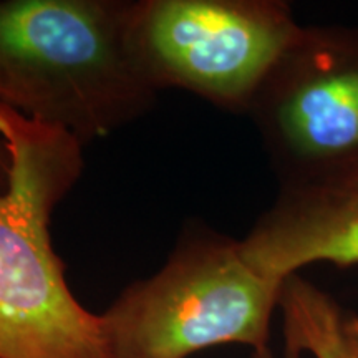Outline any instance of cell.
I'll return each instance as SVG.
<instances>
[{"mask_svg":"<svg viewBox=\"0 0 358 358\" xmlns=\"http://www.w3.org/2000/svg\"><path fill=\"white\" fill-rule=\"evenodd\" d=\"M133 2H0V103L85 143L150 108L156 90L131 43Z\"/></svg>","mask_w":358,"mask_h":358,"instance_id":"obj_1","label":"cell"},{"mask_svg":"<svg viewBox=\"0 0 358 358\" xmlns=\"http://www.w3.org/2000/svg\"><path fill=\"white\" fill-rule=\"evenodd\" d=\"M10 156L0 192V358H111L101 315L77 301L50 217L82 174V143L0 103Z\"/></svg>","mask_w":358,"mask_h":358,"instance_id":"obj_2","label":"cell"},{"mask_svg":"<svg viewBox=\"0 0 358 358\" xmlns=\"http://www.w3.org/2000/svg\"><path fill=\"white\" fill-rule=\"evenodd\" d=\"M284 282L250 266L239 241L186 234L158 274L101 313L110 357L186 358L226 343L266 350Z\"/></svg>","mask_w":358,"mask_h":358,"instance_id":"obj_3","label":"cell"},{"mask_svg":"<svg viewBox=\"0 0 358 358\" xmlns=\"http://www.w3.org/2000/svg\"><path fill=\"white\" fill-rule=\"evenodd\" d=\"M301 29L279 0H145L133 2L129 43L156 90L182 88L248 113Z\"/></svg>","mask_w":358,"mask_h":358,"instance_id":"obj_4","label":"cell"},{"mask_svg":"<svg viewBox=\"0 0 358 358\" xmlns=\"http://www.w3.org/2000/svg\"><path fill=\"white\" fill-rule=\"evenodd\" d=\"M282 186L358 171V29L303 27L250 103Z\"/></svg>","mask_w":358,"mask_h":358,"instance_id":"obj_5","label":"cell"},{"mask_svg":"<svg viewBox=\"0 0 358 358\" xmlns=\"http://www.w3.org/2000/svg\"><path fill=\"white\" fill-rule=\"evenodd\" d=\"M239 245L250 266L279 280L310 264L357 266L358 171L282 186Z\"/></svg>","mask_w":358,"mask_h":358,"instance_id":"obj_6","label":"cell"},{"mask_svg":"<svg viewBox=\"0 0 358 358\" xmlns=\"http://www.w3.org/2000/svg\"><path fill=\"white\" fill-rule=\"evenodd\" d=\"M279 312L284 358H358V312L301 274L285 279Z\"/></svg>","mask_w":358,"mask_h":358,"instance_id":"obj_7","label":"cell"},{"mask_svg":"<svg viewBox=\"0 0 358 358\" xmlns=\"http://www.w3.org/2000/svg\"><path fill=\"white\" fill-rule=\"evenodd\" d=\"M8 169H10V156L2 138H0V192L6 191L8 185Z\"/></svg>","mask_w":358,"mask_h":358,"instance_id":"obj_8","label":"cell"},{"mask_svg":"<svg viewBox=\"0 0 358 358\" xmlns=\"http://www.w3.org/2000/svg\"><path fill=\"white\" fill-rule=\"evenodd\" d=\"M254 358H274V357H272L271 350H268V348H266V350H261V352L254 353Z\"/></svg>","mask_w":358,"mask_h":358,"instance_id":"obj_9","label":"cell"}]
</instances>
